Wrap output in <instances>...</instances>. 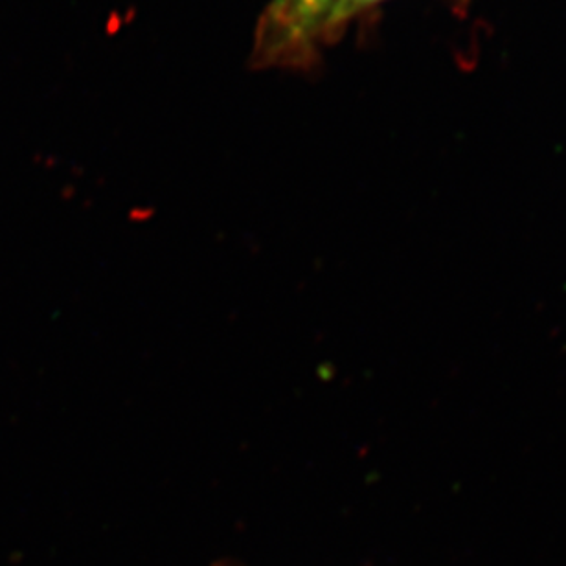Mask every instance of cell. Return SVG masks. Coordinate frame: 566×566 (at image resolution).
Here are the masks:
<instances>
[{
    "label": "cell",
    "instance_id": "1",
    "mask_svg": "<svg viewBox=\"0 0 566 566\" xmlns=\"http://www.w3.org/2000/svg\"><path fill=\"white\" fill-rule=\"evenodd\" d=\"M344 0H282L280 22L291 32H310L326 22L343 21Z\"/></svg>",
    "mask_w": 566,
    "mask_h": 566
},
{
    "label": "cell",
    "instance_id": "2",
    "mask_svg": "<svg viewBox=\"0 0 566 566\" xmlns=\"http://www.w3.org/2000/svg\"><path fill=\"white\" fill-rule=\"evenodd\" d=\"M377 0H344L343 4V19L352 15L355 11L360 10V8H365V6L374 4Z\"/></svg>",
    "mask_w": 566,
    "mask_h": 566
}]
</instances>
